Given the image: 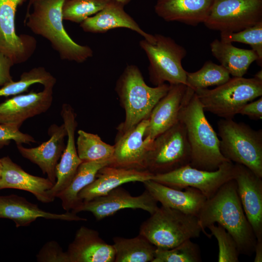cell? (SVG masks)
<instances>
[{
  "label": "cell",
  "instance_id": "obj_27",
  "mask_svg": "<svg viewBox=\"0 0 262 262\" xmlns=\"http://www.w3.org/2000/svg\"><path fill=\"white\" fill-rule=\"evenodd\" d=\"M210 46L213 55L233 77H243L250 65L259 60L252 49L239 48L221 39H214Z\"/></svg>",
  "mask_w": 262,
  "mask_h": 262
},
{
  "label": "cell",
  "instance_id": "obj_30",
  "mask_svg": "<svg viewBox=\"0 0 262 262\" xmlns=\"http://www.w3.org/2000/svg\"><path fill=\"white\" fill-rule=\"evenodd\" d=\"M76 145L77 153L82 162L112 161L114 146L103 142L97 134L80 130Z\"/></svg>",
  "mask_w": 262,
  "mask_h": 262
},
{
  "label": "cell",
  "instance_id": "obj_24",
  "mask_svg": "<svg viewBox=\"0 0 262 262\" xmlns=\"http://www.w3.org/2000/svg\"><path fill=\"white\" fill-rule=\"evenodd\" d=\"M151 196L162 205L198 217L207 200L198 189L193 187L173 188L152 180L142 182Z\"/></svg>",
  "mask_w": 262,
  "mask_h": 262
},
{
  "label": "cell",
  "instance_id": "obj_3",
  "mask_svg": "<svg viewBox=\"0 0 262 262\" xmlns=\"http://www.w3.org/2000/svg\"><path fill=\"white\" fill-rule=\"evenodd\" d=\"M65 0H36L24 23L34 33L48 40L61 59L82 63L92 57L93 51L88 46L76 43L66 32L62 15Z\"/></svg>",
  "mask_w": 262,
  "mask_h": 262
},
{
  "label": "cell",
  "instance_id": "obj_16",
  "mask_svg": "<svg viewBox=\"0 0 262 262\" xmlns=\"http://www.w3.org/2000/svg\"><path fill=\"white\" fill-rule=\"evenodd\" d=\"M61 115L67 139L60 161L56 167V182L48 191L52 201L68 186L82 162L79 157L76 145L75 133L77 122L74 111L69 104L65 103L62 105Z\"/></svg>",
  "mask_w": 262,
  "mask_h": 262
},
{
  "label": "cell",
  "instance_id": "obj_8",
  "mask_svg": "<svg viewBox=\"0 0 262 262\" xmlns=\"http://www.w3.org/2000/svg\"><path fill=\"white\" fill-rule=\"evenodd\" d=\"M155 42L144 39L139 46L149 61V80L155 86L167 82L169 84L186 85V71L182 61L187 54L186 49L170 37L155 34Z\"/></svg>",
  "mask_w": 262,
  "mask_h": 262
},
{
  "label": "cell",
  "instance_id": "obj_23",
  "mask_svg": "<svg viewBox=\"0 0 262 262\" xmlns=\"http://www.w3.org/2000/svg\"><path fill=\"white\" fill-rule=\"evenodd\" d=\"M153 174L147 170L116 167L107 165L101 168L95 180L78 194L82 201H89L107 194L121 185L131 182H141L151 180Z\"/></svg>",
  "mask_w": 262,
  "mask_h": 262
},
{
  "label": "cell",
  "instance_id": "obj_40",
  "mask_svg": "<svg viewBox=\"0 0 262 262\" xmlns=\"http://www.w3.org/2000/svg\"><path fill=\"white\" fill-rule=\"evenodd\" d=\"M14 64L5 55L0 53V86L12 82L11 69Z\"/></svg>",
  "mask_w": 262,
  "mask_h": 262
},
{
  "label": "cell",
  "instance_id": "obj_25",
  "mask_svg": "<svg viewBox=\"0 0 262 262\" xmlns=\"http://www.w3.org/2000/svg\"><path fill=\"white\" fill-rule=\"evenodd\" d=\"M2 171L0 190L12 188L28 191L43 203L52 202L48 191L53 185L49 179L32 175L24 171L8 156L0 158Z\"/></svg>",
  "mask_w": 262,
  "mask_h": 262
},
{
  "label": "cell",
  "instance_id": "obj_39",
  "mask_svg": "<svg viewBox=\"0 0 262 262\" xmlns=\"http://www.w3.org/2000/svg\"><path fill=\"white\" fill-rule=\"evenodd\" d=\"M238 114L245 115L249 118L258 120L262 118V98L249 102L244 105L240 110Z\"/></svg>",
  "mask_w": 262,
  "mask_h": 262
},
{
  "label": "cell",
  "instance_id": "obj_19",
  "mask_svg": "<svg viewBox=\"0 0 262 262\" xmlns=\"http://www.w3.org/2000/svg\"><path fill=\"white\" fill-rule=\"evenodd\" d=\"M38 218L66 221H87L72 212L59 214L44 211L37 205L16 195L0 196V218L12 220L16 227H19L29 226Z\"/></svg>",
  "mask_w": 262,
  "mask_h": 262
},
{
  "label": "cell",
  "instance_id": "obj_38",
  "mask_svg": "<svg viewBox=\"0 0 262 262\" xmlns=\"http://www.w3.org/2000/svg\"><path fill=\"white\" fill-rule=\"evenodd\" d=\"M39 262H69L68 258L60 245L55 241L47 242L36 256Z\"/></svg>",
  "mask_w": 262,
  "mask_h": 262
},
{
  "label": "cell",
  "instance_id": "obj_44",
  "mask_svg": "<svg viewBox=\"0 0 262 262\" xmlns=\"http://www.w3.org/2000/svg\"><path fill=\"white\" fill-rule=\"evenodd\" d=\"M116 1H117L118 2H120L123 4L124 5H126L129 3L132 0H115Z\"/></svg>",
  "mask_w": 262,
  "mask_h": 262
},
{
  "label": "cell",
  "instance_id": "obj_12",
  "mask_svg": "<svg viewBox=\"0 0 262 262\" xmlns=\"http://www.w3.org/2000/svg\"><path fill=\"white\" fill-rule=\"evenodd\" d=\"M27 0H0V53L14 65L27 61L33 54L36 41L32 36L16 32L17 9Z\"/></svg>",
  "mask_w": 262,
  "mask_h": 262
},
{
  "label": "cell",
  "instance_id": "obj_33",
  "mask_svg": "<svg viewBox=\"0 0 262 262\" xmlns=\"http://www.w3.org/2000/svg\"><path fill=\"white\" fill-rule=\"evenodd\" d=\"M202 261L198 244L187 240L168 249L156 247L152 262H200Z\"/></svg>",
  "mask_w": 262,
  "mask_h": 262
},
{
  "label": "cell",
  "instance_id": "obj_11",
  "mask_svg": "<svg viewBox=\"0 0 262 262\" xmlns=\"http://www.w3.org/2000/svg\"><path fill=\"white\" fill-rule=\"evenodd\" d=\"M261 21L262 0H213L204 24L220 33H232Z\"/></svg>",
  "mask_w": 262,
  "mask_h": 262
},
{
  "label": "cell",
  "instance_id": "obj_32",
  "mask_svg": "<svg viewBox=\"0 0 262 262\" xmlns=\"http://www.w3.org/2000/svg\"><path fill=\"white\" fill-rule=\"evenodd\" d=\"M229 72L221 65L206 62L202 67L194 72H186V86L194 90L219 86L230 79Z\"/></svg>",
  "mask_w": 262,
  "mask_h": 262
},
{
  "label": "cell",
  "instance_id": "obj_22",
  "mask_svg": "<svg viewBox=\"0 0 262 262\" xmlns=\"http://www.w3.org/2000/svg\"><path fill=\"white\" fill-rule=\"evenodd\" d=\"M166 94L152 109L144 139L152 142L179 120V112L187 89L183 84H171Z\"/></svg>",
  "mask_w": 262,
  "mask_h": 262
},
{
  "label": "cell",
  "instance_id": "obj_18",
  "mask_svg": "<svg viewBox=\"0 0 262 262\" xmlns=\"http://www.w3.org/2000/svg\"><path fill=\"white\" fill-rule=\"evenodd\" d=\"M49 139L39 146L32 148L16 145L20 154L37 165L44 174L54 184L56 182V167L65 148V138L66 131L64 124L51 125L48 129Z\"/></svg>",
  "mask_w": 262,
  "mask_h": 262
},
{
  "label": "cell",
  "instance_id": "obj_45",
  "mask_svg": "<svg viewBox=\"0 0 262 262\" xmlns=\"http://www.w3.org/2000/svg\"><path fill=\"white\" fill-rule=\"evenodd\" d=\"M1 171H2V164L0 161V177L1 175Z\"/></svg>",
  "mask_w": 262,
  "mask_h": 262
},
{
  "label": "cell",
  "instance_id": "obj_2",
  "mask_svg": "<svg viewBox=\"0 0 262 262\" xmlns=\"http://www.w3.org/2000/svg\"><path fill=\"white\" fill-rule=\"evenodd\" d=\"M204 112L194 90L187 86L178 120L184 125L190 146V165L201 170L213 171L229 161L222 154L220 139Z\"/></svg>",
  "mask_w": 262,
  "mask_h": 262
},
{
  "label": "cell",
  "instance_id": "obj_7",
  "mask_svg": "<svg viewBox=\"0 0 262 262\" xmlns=\"http://www.w3.org/2000/svg\"><path fill=\"white\" fill-rule=\"evenodd\" d=\"M204 111L224 119H233L247 103L262 96V80L233 77L213 89L194 90Z\"/></svg>",
  "mask_w": 262,
  "mask_h": 262
},
{
  "label": "cell",
  "instance_id": "obj_36",
  "mask_svg": "<svg viewBox=\"0 0 262 262\" xmlns=\"http://www.w3.org/2000/svg\"><path fill=\"white\" fill-rule=\"evenodd\" d=\"M207 228L218 242V262H238L240 254L237 244L231 234L219 224L217 226L212 224Z\"/></svg>",
  "mask_w": 262,
  "mask_h": 262
},
{
  "label": "cell",
  "instance_id": "obj_9",
  "mask_svg": "<svg viewBox=\"0 0 262 262\" xmlns=\"http://www.w3.org/2000/svg\"><path fill=\"white\" fill-rule=\"evenodd\" d=\"M191 159V150L185 129L178 121L152 141L145 170L153 175L164 174L190 164Z\"/></svg>",
  "mask_w": 262,
  "mask_h": 262
},
{
  "label": "cell",
  "instance_id": "obj_1",
  "mask_svg": "<svg viewBox=\"0 0 262 262\" xmlns=\"http://www.w3.org/2000/svg\"><path fill=\"white\" fill-rule=\"evenodd\" d=\"M198 218L204 233L206 228L217 223L234 238L240 254L250 256L254 253L257 239L243 209L234 179L226 182L206 200Z\"/></svg>",
  "mask_w": 262,
  "mask_h": 262
},
{
  "label": "cell",
  "instance_id": "obj_15",
  "mask_svg": "<svg viewBox=\"0 0 262 262\" xmlns=\"http://www.w3.org/2000/svg\"><path fill=\"white\" fill-rule=\"evenodd\" d=\"M53 87L14 96L0 103V124L20 128L27 119L45 113L53 101Z\"/></svg>",
  "mask_w": 262,
  "mask_h": 262
},
{
  "label": "cell",
  "instance_id": "obj_37",
  "mask_svg": "<svg viewBox=\"0 0 262 262\" xmlns=\"http://www.w3.org/2000/svg\"><path fill=\"white\" fill-rule=\"evenodd\" d=\"M12 141L16 145L29 144L35 142L34 138L30 135L23 133L19 128L15 126L0 124V149L8 146Z\"/></svg>",
  "mask_w": 262,
  "mask_h": 262
},
{
  "label": "cell",
  "instance_id": "obj_6",
  "mask_svg": "<svg viewBox=\"0 0 262 262\" xmlns=\"http://www.w3.org/2000/svg\"><path fill=\"white\" fill-rule=\"evenodd\" d=\"M220 150L223 156L235 164H242L262 178V131L233 119L217 123Z\"/></svg>",
  "mask_w": 262,
  "mask_h": 262
},
{
  "label": "cell",
  "instance_id": "obj_20",
  "mask_svg": "<svg viewBox=\"0 0 262 262\" xmlns=\"http://www.w3.org/2000/svg\"><path fill=\"white\" fill-rule=\"evenodd\" d=\"M125 5L115 0H110L106 6L95 15L88 17L80 23L85 32L103 33L117 28H125L136 32L148 42H155L154 35L145 32L124 10Z\"/></svg>",
  "mask_w": 262,
  "mask_h": 262
},
{
  "label": "cell",
  "instance_id": "obj_10",
  "mask_svg": "<svg viewBox=\"0 0 262 262\" xmlns=\"http://www.w3.org/2000/svg\"><path fill=\"white\" fill-rule=\"evenodd\" d=\"M235 173V164L228 161L213 171L201 170L188 164L171 172L153 175L151 180L178 189L195 188L207 199L212 197L224 184L234 179Z\"/></svg>",
  "mask_w": 262,
  "mask_h": 262
},
{
  "label": "cell",
  "instance_id": "obj_43",
  "mask_svg": "<svg viewBox=\"0 0 262 262\" xmlns=\"http://www.w3.org/2000/svg\"><path fill=\"white\" fill-rule=\"evenodd\" d=\"M256 78L262 80V71L261 70L258 71L254 76Z\"/></svg>",
  "mask_w": 262,
  "mask_h": 262
},
{
  "label": "cell",
  "instance_id": "obj_4",
  "mask_svg": "<svg viewBox=\"0 0 262 262\" xmlns=\"http://www.w3.org/2000/svg\"><path fill=\"white\" fill-rule=\"evenodd\" d=\"M170 84L164 83L152 87L147 85L139 68L129 65L117 79L115 90L125 112L124 121L116 128L122 133L145 119L168 91Z\"/></svg>",
  "mask_w": 262,
  "mask_h": 262
},
{
  "label": "cell",
  "instance_id": "obj_14",
  "mask_svg": "<svg viewBox=\"0 0 262 262\" xmlns=\"http://www.w3.org/2000/svg\"><path fill=\"white\" fill-rule=\"evenodd\" d=\"M145 119L122 133H117L110 166L146 170V161L151 142L144 139L148 125Z\"/></svg>",
  "mask_w": 262,
  "mask_h": 262
},
{
  "label": "cell",
  "instance_id": "obj_13",
  "mask_svg": "<svg viewBox=\"0 0 262 262\" xmlns=\"http://www.w3.org/2000/svg\"><path fill=\"white\" fill-rule=\"evenodd\" d=\"M157 203L147 190L141 195L134 196L119 186L105 195L89 201H82L71 212L75 213L82 211L89 212L97 220H100L126 209H139L151 214L158 208Z\"/></svg>",
  "mask_w": 262,
  "mask_h": 262
},
{
  "label": "cell",
  "instance_id": "obj_29",
  "mask_svg": "<svg viewBox=\"0 0 262 262\" xmlns=\"http://www.w3.org/2000/svg\"><path fill=\"white\" fill-rule=\"evenodd\" d=\"M115 262H152L156 247L139 234L132 238H113Z\"/></svg>",
  "mask_w": 262,
  "mask_h": 262
},
{
  "label": "cell",
  "instance_id": "obj_41",
  "mask_svg": "<svg viewBox=\"0 0 262 262\" xmlns=\"http://www.w3.org/2000/svg\"><path fill=\"white\" fill-rule=\"evenodd\" d=\"M255 256L254 260V262H262V240H257L254 248Z\"/></svg>",
  "mask_w": 262,
  "mask_h": 262
},
{
  "label": "cell",
  "instance_id": "obj_26",
  "mask_svg": "<svg viewBox=\"0 0 262 262\" xmlns=\"http://www.w3.org/2000/svg\"><path fill=\"white\" fill-rule=\"evenodd\" d=\"M213 0H157L155 13L167 22H179L195 26L204 23Z\"/></svg>",
  "mask_w": 262,
  "mask_h": 262
},
{
  "label": "cell",
  "instance_id": "obj_35",
  "mask_svg": "<svg viewBox=\"0 0 262 262\" xmlns=\"http://www.w3.org/2000/svg\"><path fill=\"white\" fill-rule=\"evenodd\" d=\"M220 39L227 42H239L249 45L257 54V64L262 67V21L237 32L220 33Z\"/></svg>",
  "mask_w": 262,
  "mask_h": 262
},
{
  "label": "cell",
  "instance_id": "obj_42",
  "mask_svg": "<svg viewBox=\"0 0 262 262\" xmlns=\"http://www.w3.org/2000/svg\"><path fill=\"white\" fill-rule=\"evenodd\" d=\"M36 0H29V2H28V6H27V12H26V13L25 16H27V15H28V14L30 13V9H31V8L32 7V5Z\"/></svg>",
  "mask_w": 262,
  "mask_h": 262
},
{
  "label": "cell",
  "instance_id": "obj_5",
  "mask_svg": "<svg viewBox=\"0 0 262 262\" xmlns=\"http://www.w3.org/2000/svg\"><path fill=\"white\" fill-rule=\"evenodd\" d=\"M201 231L197 216L162 205L142 223L139 234L156 247L168 249L199 237Z\"/></svg>",
  "mask_w": 262,
  "mask_h": 262
},
{
  "label": "cell",
  "instance_id": "obj_21",
  "mask_svg": "<svg viewBox=\"0 0 262 262\" xmlns=\"http://www.w3.org/2000/svg\"><path fill=\"white\" fill-rule=\"evenodd\" d=\"M69 262H115L113 245L106 243L98 231L84 226L77 231L66 251Z\"/></svg>",
  "mask_w": 262,
  "mask_h": 262
},
{
  "label": "cell",
  "instance_id": "obj_28",
  "mask_svg": "<svg viewBox=\"0 0 262 262\" xmlns=\"http://www.w3.org/2000/svg\"><path fill=\"white\" fill-rule=\"evenodd\" d=\"M111 163L110 160L82 162L70 184L56 197L61 200L63 209L66 212L75 209L82 201L78 198L80 192L95 180L101 168Z\"/></svg>",
  "mask_w": 262,
  "mask_h": 262
},
{
  "label": "cell",
  "instance_id": "obj_34",
  "mask_svg": "<svg viewBox=\"0 0 262 262\" xmlns=\"http://www.w3.org/2000/svg\"><path fill=\"white\" fill-rule=\"evenodd\" d=\"M110 0H66L62 8L63 20L81 23L101 11Z\"/></svg>",
  "mask_w": 262,
  "mask_h": 262
},
{
  "label": "cell",
  "instance_id": "obj_31",
  "mask_svg": "<svg viewBox=\"0 0 262 262\" xmlns=\"http://www.w3.org/2000/svg\"><path fill=\"white\" fill-rule=\"evenodd\" d=\"M56 79L44 67L33 68L23 72L17 81H14L1 86L0 97L14 96L26 92L32 85L39 83L44 87H53Z\"/></svg>",
  "mask_w": 262,
  "mask_h": 262
},
{
  "label": "cell",
  "instance_id": "obj_17",
  "mask_svg": "<svg viewBox=\"0 0 262 262\" xmlns=\"http://www.w3.org/2000/svg\"><path fill=\"white\" fill-rule=\"evenodd\" d=\"M238 194L257 240H262V178L247 167L235 164Z\"/></svg>",
  "mask_w": 262,
  "mask_h": 262
}]
</instances>
